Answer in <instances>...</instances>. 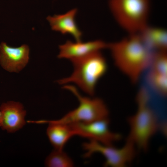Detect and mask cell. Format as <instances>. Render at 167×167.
<instances>
[{
  "label": "cell",
  "instance_id": "obj_1",
  "mask_svg": "<svg viewBox=\"0 0 167 167\" xmlns=\"http://www.w3.org/2000/svg\"><path fill=\"white\" fill-rule=\"evenodd\" d=\"M120 40L108 44L115 66L133 84L151 64L154 51L149 49L138 34H129Z\"/></svg>",
  "mask_w": 167,
  "mask_h": 167
},
{
  "label": "cell",
  "instance_id": "obj_2",
  "mask_svg": "<svg viewBox=\"0 0 167 167\" xmlns=\"http://www.w3.org/2000/svg\"><path fill=\"white\" fill-rule=\"evenodd\" d=\"M149 100L147 90L141 88L136 96L137 111L128 119L130 130L126 139L144 152L148 148L151 139L160 127L156 113L148 105Z\"/></svg>",
  "mask_w": 167,
  "mask_h": 167
},
{
  "label": "cell",
  "instance_id": "obj_3",
  "mask_svg": "<svg viewBox=\"0 0 167 167\" xmlns=\"http://www.w3.org/2000/svg\"><path fill=\"white\" fill-rule=\"evenodd\" d=\"M71 61L74 67L73 72L69 77L57 82L62 85L73 83L84 92L93 96L98 81L107 71L105 59L99 51Z\"/></svg>",
  "mask_w": 167,
  "mask_h": 167
},
{
  "label": "cell",
  "instance_id": "obj_4",
  "mask_svg": "<svg viewBox=\"0 0 167 167\" xmlns=\"http://www.w3.org/2000/svg\"><path fill=\"white\" fill-rule=\"evenodd\" d=\"M117 23L129 34H138L148 25L150 0H109Z\"/></svg>",
  "mask_w": 167,
  "mask_h": 167
},
{
  "label": "cell",
  "instance_id": "obj_5",
  "mask_svg": "<svg viewBox=\"0 0 167 167\" xmlns=\"http://www.w3.org/2000/svg\"><path fill=\"white\" fill-rule=\"evenodd\" d=\"M63 88L70 91L77 97L79 101V105L61 119L50 120L51 122L68 124L76 122H89L108 118V109L101 98L83 96L75 87L71 85H65Z\"/></svg>",
  "mask_w": 167,
  "mask_h": 167
},
{
  "label": "cell",
  "instance_id": "obj_6",
  "mask_svg": "<svg viewBox=\"0 0 167 167\" xmlns=\"http://www.w3.org/2000/svg\"><path fill=\"white\" fill-rule=\"evenodd\" d=\"M86 152L84 158H88L93 154L99 153L105 159L104 166L105 167H124L133 161L136 155V147L131 141L126 140L125 144L121 148L112 146L106 145L94 140L82 145Z\"/></svg>",
  "mask_w": 167,
  "mask_h": 167
},
{
  "label": "cell",
  "instance_id": "obj_7",
  "mask_svg": "<svg viewBox=\"0 0 167 167\" xmlns=\"http://www.w3.org/2000/svg\"><path fill=\"white\" fill-rule=\"evenodd\" d=\"M108 118L89 122H76L68 124L75 135L94 140L103 144L112 146L122 139L121 135L111 131Z\"/></svg>",
  "mask_w": 167,
  "mask_h": 167
},
{
  "label": "cell",
  "instance_id": "obj_8",
  "mask_svg": "<svg viewBox=\"0 0 167 167\" xmlns=\"http://www.w3.org/2000/svg\"><path fill=\"white\" fill-rule=\"evenodd\" d=\"M29 52V47L26 45L15 48L2 42L0 44V65L8 72L18 73L28 63Z\"/></svg>",
  "mask_w": 167,
  "mask_h": 167
},
{
  "label": "cell",
  "instance_id": "obj_9",
  "mask_svg": "<svg viewBox=\"0 0 167 167\" xmlns=\"http://www.w3.org/2000/svg\"><path fill=\"white\" fill-rule=\"evenodd\" d=\"M108 44L100 40L86 42L81 41L73 42L67 41L64 44L59 46L60 52L58 57L66 58L71 61L79 59L107 48Z\"/></svg>",
  "mask_w": 167,
  "mask_h": 167
},
{
  "label": "cell",
  "instance_id": "obj_10",
  "mask_svg": "<svg viewBox=\"0 0 167 167\" xmlns=\"http://www.w3.org/2000/svg\"><path fill=\"white\" fill-rule=\"evenodd\" d=\"M0 111L2 115L0 127L3 130L14 133L26 124V111L20 103L12 101L3 103L0 106Z\"/></svg>",
  "mask_w": 167,
  "mask_h": 167
},
{
  "label": "cell",
  "instance_id": "obj_11",
  "mask_svg": "<svg viewBox=\"0 0 167 167\" xmlns=\"http://www.w3.org/2000/svg\"><path fill=\"white\" fill-rule=\"evenodd\" d=\"M77 12V9L75 8L64 14L49 16L47 19L52 30L59 32L63 34H70L76 41H81L82 33L78 28L75 20Z\"/></svg>",
  "mask_w": 167,
  "mask_h": 167
},
{
  "label": "cell",
  "instance_id": "obj_12",
  "mask_svg": "<svg viewBox=\"0 0 167 167\" xmlns=\"http://www.w3.org/2000/svg\"><path fill=\"white\" fill-rule=\"evenodd\" d=\"M28 122L37 124L48 123L46 133L54 149L62 150L64 146L75 134L69 124L54 123L49 120L28 121Z\"/></svg>",
  "mask_w": 167,
  "mask_h": 167
},
{
  "label": "cell",
  "instance_id": "obj_13",
  "mask_svg": "<svg viewBox=\"0 0 167 167\" xmlns=\"http://www.w3.org/2000/svg\"><path fill=\"white\" fill-rule=\"evenodd\" d=\"M146 45L153 51H166L167 33L163 28L148 25L138 34Z\"/></svg>",
  "mask_w": 167,
  "mask_h": 167
},
{
  "label": "cell",
  "instance_id": "obj_14",
  "mask_svg": "<svg viewBox=\"0 0 167 167\" xmlns=\"http://www.w3.org/2000/svg\"><path fill=\"white\" fill-rule=\"evenodd\" d=\"M146 80L148 84L160 95L165 96L167 92V74L150 69Z\"/></svg>",
  "mask_w": 167,
  "mask_h": 167
},
{
  "label": "cell",
  "instance_id": "obj_15",
  "mask_svg": "<svg viewBox=\"0 0 167 167\" xmlns=\"http://www.w3.org/2000/svg\"><path fill=\"white\" fill-rule=\"evenodd\" d=\"M45 166L48 167H72L73 161L62 150L55 149L46 157Z\"/></svg>",
  "mask_w": 167,
  "mask_h": 167
},
{
  "label": "cell",
  "instance_id": "obj_16",
  "mask_svg": "<svg viewBox=\"0 0 167 167\" xmlns=\"http://www.w3.org/2000/svg\"><path fill=\"white\" fill-rule=\"evenodd\" d=\"M2 113L0 111V127H1L2 123Z\"/></svg>",
  "mask_w": 167,
  "mask_h": 167
}]
</instances>
